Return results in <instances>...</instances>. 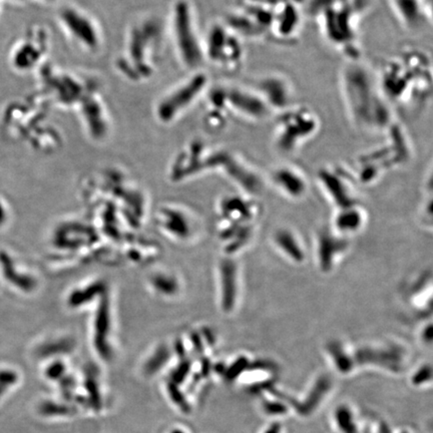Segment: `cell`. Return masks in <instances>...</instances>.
Masks as SVG:
<instances>
[{
	"label": "cell",
	"mask_w": 433,
	"mask_h": 433,
	"mask_svg": "<svg viewBox=\"0 0 433 433\" xmlns=\"http://www.w3.org/2000/svg\"><path fill=\"white\" fill-rule=\"evenodd\" d=\"M171 34L181 64L188 70H200L205 62L204 38L201 36L196 11L188 0H177L171 13Z\"/></svg>",
	"instance_id": "5"
},
{
	"label": "cell",
	"mask_w": 433,
	"mask_h": 433,
	"mask_svg": "<svg viewBox=\"0 0 433 433\" xmlns=\"http://www.w3.org/2000/svg\"><path fill=\"white\" fill-rule=\"evenodd\" d=\"M295 241L296 239L293 237V235L286 231H280L276 236V242L278 246L283 248V251L292 256L293 259L298 260L299 258H302V251L298 244L296 245Z\"/></svg>",
	"instance_id": "20"
},
{
	"label": "cell",
	"mask_w": 433,
	"mask_h": 433,
	"mask_svg": "<svg viewBox=\"0 0 433 433\" xmlns=\"http://www.w3.org/2000/svg\"><path fill=\"white\" fill-rule=\"evenodd\" d=\"M335 225L340 233L355 232L362 226L361 214L353 207L342 208V212L336 218Z\"/></svg>",
	"instance_id": "19"
},
{
	"label": "cell",
	"mask_w": 433,
	"mask_h": 433,
	"mask_svg": "<svg viewBox=\"0 0 433 433\" xmlns=\"http://www.w3.org/2000/svg\"><path fill=\"white\" fill-rule=\"evenodd\" d=\"M39 80L42 97H46L51 104L62 108L77 109L89 93L99 89L98 83L81 75L52 67L43 68Z\"/></svg>",
	"instance_id": "10"
},
{
	"label": "cell",
	"mask_w": 433,
	"mask_h": 433,
	"mask_svg": "<svg viewBox=\"0 0 433 433\" xmlns=\"http://www.w3.org/2000/svg\"><path fill=\"white\" fill-rule=\"evenodd\" d=\"M14 1H22V2H37V3H44L50 4L52 2H55L56 0H14Z\"/></svg>",
	"instance_id": "22"
},
{
	"label": "cell",
	"mask_w": 433,
	"mask_h": 433,
	"mask_svg": "<svg viewBox=\"0 0 433 433\" xmlns=\"http://www.w3.org/2000/svg\"><path fill=\"white\" fill-rule=\"evenodd\" d=\"M270 177L275 186L290 197L300 198L306 193V178L292 166H280L272 171Z\"/></svg>",
	"instance_id": "18"
},
{
	"label": "cell",
	"mask_w": 433,
	"mask_h": 433,
	"mask_svg": "<svg viewBox=\"0 0 433 433\" xmlns=\"http://www.w3.org/2000/svg\"><path fill=\"white\" fill-rule=\"evenodd\" d=\"M321 122L309 107L292 106L279 112L273 129V142L280 154H293L313 139Z\"/></svg>",
	"instance_id": "6"
},
{
	"label": "cell",
	"mask_w": 433,
	"mask_h": 433,
	"mask_svg": "<svg viewBox=\"0 0 433 433\" xmlns=\"http://www.w3.org/2000/svg\"><path fill=\"white\" fill-rule=\"evenodd\" d=\"M77 111L90 137L103 139L108 135L110 132V119L99 89L89 93L78 106Z\"/></svg>",
	"instance_id": "14"
},
{
	"label": "cell",
	"mask_w": 433,
	"mask_h": 433,
	"mask_svg": "<svg viewBox=\"0 0 433 433\" xmlns=\"http://www.w3.org/2000/svg\"><path fill=\"white\" fill-rule=\"evenodd\" d=\"M318 179L332 198L336 202H340L341 207H352L351 201H354L351 196L353 185H351V180L344 169L324 168L319 171Z\"/></svg>",
	"instance_id": "17"
},
{
	"label": "cell",
	"mask_w": 433,
	"mask_h": 433,
	"mask_svg": "<svg viewBox=\"0 0 433 433\" xmlns=\"http://www.w3.org/2000/svg\"><path fill=\"white\" fill-rule=\"evenodd\" d=\"M339 79L347 117L356 129L384 133L395 123L393 109L379 86L376 72L367 64L361 60L346 61Z\"/></svg>",
	"instance_id": "1"
},
{
	"label": "cell",
	"mask_w": 433,
	"mask_h": 433,
	"mask_svg": "<svg viewBox=\"0 0 433 433\" xmlns=\"http://www.w3.org/2000/svg\"><path fill=\"white\" fill-rule=\"evenodd\" d=\"M209 108L247 122H263L273 115L272 109L254 86L223 85L209 94Z\"/></svg>",
	"instance_id": "7"
},
{
	"label": "cell",
	"mask_w": 433,
	"mask_h": 433,
	"mask_svg": "<svg viewBox=\"0 0 433 433\" xmlns=\"http://www.w3.org/2000/svg\"><path fill=\"white\" fill-rule=\"evenodd\" d=\"M384 134L386 137L378 147L359 158V178L363 182L373 181L383 171L400 166L410 159L411 142L400 124L395 122Z\"/></svg>",
	"instance_id": "8"
},
{
	"label": "cell",
	"mask_w": 433,
	"mask_h": 433,
	"mask_svg": "<svg viewBox=\"0 0 433 433\" xmlns=\"http://www.w3.org/2000/svg\"><path fill=\"white\" fill-rule=\"evenodd\" d=\"M163 27L156 17H142L128 28L124 49L116 62L118 71L130 81L150 79L158 65Z\"/></svg>",
	"instance_id": "4"
},
{
	"label": "cell",
	"mask_w": 433,
	"mask_h": 433,
	"mask_svg": "<svg viewBox=\"0 0 433 433\" xmlns=\"http://www.w3.org/2000/svg\"><path fill=\"white\" fill-rule=\"evenodd\" d=\"M11 376L7 373H0V396L2 394V392L5 390V388L7 387V384H9Z\"/></svg>",
	"instance_id": "21"
},
{
	"label": "cell",
	"mask_w": 433,
	"mask_h": 433,
	"mask_svg": "<svg viewBox=\"0 0 433 433\" xmlns=\"http://www.w3.org/2000/svg\"><path fill=\"white\" fill-rule=\"evenodd\" d=\"M400 23L410 29L432 22V0H389Z\"/></svg>",
	"instance_id": "16"
},
{
	"label": "cell",
	"mask_w": 433,
	"mask_h": 433,
	"mask_svg": "<svg viewBox=\"0 0 433 433\" xmlns=\"http://www.w3.org/2000/svg\"><path fill=\"white\" fill-rule=\"evenodd\" d=\"M204 55L205 62L224 72L235 73L245 60L242 37L226 22L214 23L204 38Z\"/></svg>",
	"instance_id": "9"
},
{
	"label": "cell",
	"mask_w": 433,
	"mask_h": 433,
	"mask_svg": "<svg viewBox=\"0 0 433 433\" xmlns=\"http://www.w3.org/2000/svg\"><path fill=\"white\" fill-rule=\"evenodd\" d=\"M368 7V0H309L307 6L325 40L346 61L360 60L359 25Z\"/></svg>",
	"instance_id": "3"
},
{
	"label": "cell",
	"mask_w": 433,
	"mask_h": 433,
	"mask_svg": "<svg viewBox=\"0 0 433 433\" xmlns=\"http://www.w3.org/2000/svg\"><path fill=\"white\" fill-rule=\"evenodd\" d=\"M58 22L65 37L84 54H97L103 46L101 25L87 11L65 5L58 13Z\"/></svg>",
	"instance_id": "12"
},
{
	"label": "cell",
	"mask_w": 433,
	"mask_h": 433,
	"mask_svg": "<svg viewBox=\"0 0 433 433\" xmlns=\"http://www.w3.org/2000/svg\"><path fill=\"white\" fill-rule=\"evenodd\" d=\"M209 78L202 70L193 71L184 81L166 92L157 103L155 115L164 124L175 123L207 92Z\"/></svg>",
	"instance_id": "11"
},
{
	"label": "cell",
	"mask_w": 433,
	"mask_h": 433,
	"mask_svg": "<svg viewBox=\"0 0 433 433\" xmlns=\"http://www.w3.org/2000/svg\"><path fill=\"white\" fill-rule=\"evenodd\" d=\"M379 86L392 109L414 112L432 93V64L426 52L408 47L383 62L376 72Z\"/></svg>",
	"instance_id": "2"
},
{
	"label": "cell",
	"mask_w": 433,
	"mask_h": 433,
	"mask_svg": "<svg viewBox=\"0 0 433 433\" xmlns=\"http://www.w3.org/2000/svg\"><path fill=\"white\" fill-rule=\"evenodd\" d=\"M253 86L274 113L282 112L293 106V86L290 80L280 73L266 74Z\"/></svg>",
	"instance_id": "15"
},
{
	"label": "cell",
	"mask_w": 433,
	"mask_h": 433,
	"mask_svg": "<svg viewBox=\"0 0 433 433\" xmlns=\"http://www.w3.org/2000/svg\"><path fill=\"white\" fill-rule=\"evenodd\" d=\"M50 33L43 27H33L15 43L10 63L17 71H29L39 67L51 49Z\"/></svg>",
	"instance_id": "13"
}]
</instances>
